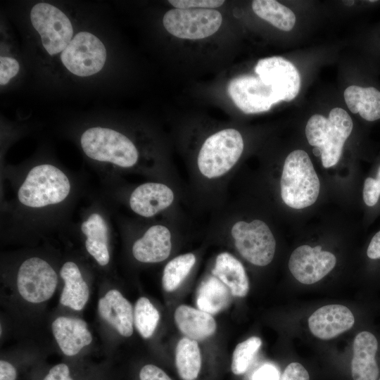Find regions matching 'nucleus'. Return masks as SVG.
Instances as JSON below:
<instances>
[{"label": "nucleus", "instance_id": "obj_1", "mask_svg": "<svg viewBox=\"0 0 380 380\" xmlns=\"http://www.w3.org/2000/svg\"><path fill=\"white\" fill-rule=\"evenodd\" d=\"M353 127L350 116L341 108L331 109L328 118L315 114L308 120L305 127L307 140L309 144L320 150L324 167L337 164Z\"/></svg>", "mask_w": 380, "mask_h": 380}, {"label": "nucleus", "instance_id": "obj_2", "mask_svg": "<svg viewBox=\"0 0 380 380\" xmlns=\"http://www.w3.org/2000/svg\"><path fill=\"white\" fill-rule=\"evenodd\" d=\"M281 197L289 207L302 209L317 199L320 183L308 154L295 150L286 157L280 180Z\"/></svg>", "mask_w": 380, "mask_h": 380}, {"label": "nucleus", "instance_id": "obj_3", "mask_svg": "<svg viewBox=\"0 0 380 380\" xmlns=\"http://www.w3.org/2000/svg\"><path fill=\"white\" fill-rule=\"evenodd\" d=\"M243 148V137L236 129L227 128L213 134L205 140L198 154L200 174L208 179L223 177L238 162Z\"/></svg>", "mask_w": 380, "mask_h": 380}, {"label": "nucleus", "instance_id": "obj_4", "mask_svg": "<svg viewBox=\"0 0 380 380\" xmlns=\"http://www.w3.org/2000/svg\"><path fill=\"white\" fill-rule=\"evenodd\" d=\"M67 176L56 167L44 164L34 167L20 187V202L28 207L41 208L62 202L69 194Z\"/></svg>", "mask_w": 380, "mask_h": 380}, {"label": "nucleus", "instance_id": "obj_5", "mask_svg": "<svg viewBox=\"0 0 380 380\" xmlns=\"http://www.w3.org/2000/svg\"><path fill=\"white\" fill-rule=\"evenodd\" d=\"M80 143L89 158L112 163L122 167L134 166L139 158L137 148L133 142L112 129L89 128L82 134Z\"/></svg>", "mask_w": 380, "mask_h": 380}, {"label": "nucleus", "instance_id": "obj_6", "mask_svg": "<svg viewBox=\"0 0 380 380\" xmlns=\"http://www.w3.org/2000/svg\"><path fill=\"white\" fill-rule=\"evenodd\" d=\"M230 233L236 250L250 263L262 267L273 260L276 241L265 222L239 220L233 224Z\"/></svg>", "mask_w": 380, "mask_h": 380}, {"label": "nucleus", "instance_id": "obj_7", "mask_svg": "<svg viewBox=\"0 0 380 380\" xmlns=\"http://www.w3.org/2000/svg\"><path fill=\"white\" fill-rule=\"evenodd\" d=\"M222 22L215 9L175 8L165 13L163 24L172 35L184 39H200L215 34Z\"/></svg>", "mask_w": 380, "mask_h": 380}, {"label": "nucleus", "instance_id": "obj_8", "mask_svg": "<svg viewBox=\"0 0 380 380\" xmlns=\"http://www.w3.org/2000/svg\"><path fill=\"white\" fill-rule=\"evenodd\" d=\"M30 20L40 35L44 48L51 56L62 52L71 42L72 24L56 6L48 3L35 4L31 9Z\"/></svg>", "mask_w": 380, "mask_h": 380}, {"label": "nucleus", "instance_id": "obj_9", "mask_svg": "<svg viewBox=\"0 0 380 380\" xmlns=\"http://www.w3.org/2000/svg\"><path fill=\"white\" fill-rule=\"evenodd\" d=\"M61 59L71 73L87 77L102 69L106 59V50L97 37L88 32H80L61 52Z\"/></svg>", "mask_w": 380, "mask_h": 380}, {"label": "nucleus", "instance_id": "obj_10", "mask_svg": "<svg viewBox=\"0 0 380 380\" xmlns=\"http://www.w3.org/2000/svg\"><path fill=\"white\" fill-rule=\"evenodd\" d=\"M57 274L44 260L33 257L19 267L17 286L20 296L27 301L39 303L49 300L54 293Z\"/></svg>", "mask_w": 380, "mask_h": 380}, {"label": "nucleus", "instance_id": "obj_11", "mask_svg": "<svg viewBox=\"0 0 380 380\" xmlns=\"http://www.w3.org/2000/svg\"><path fill=\"white\" fill-rule=\"evenodd\" d=\"M227 91L234 104L247 114L267 111L281 101L272 87L258 76L246 75L234 77L229 82Z\"/></svg>", "mask_w": 380, "mask_h": 380}, {"label": "nucleus", "instance_id": "obj_12", "mask_svg": "<svg viewBox=\"0 0 380 380\" xmlns=\"http://www.w3.org/2000/svg\"><path fill=\"white\" fill-rule=\"evenodd\" d=\"M336 263L335 255L329 251H322L320 246L311 247L303 245L291 253L289 268L299 282L312 284L329 274Z\"/></svg>", "mask_w": 380, "mask_h": 380}, {"label": "nucleus", "instance_id": "obj_13", "mask_svg": "<svg viewBox=\"0 0 380 380\" xmlns=\"http://www.w3.org/2000/svg\"><path fill=\"white\" fill-rule=\"evenodd\" d=\"M255 72L265 83L272 87L281 101H291L299 93L300 74L296 66L286 59L279 56L260 59Z\"/></svg>", "mask_w": 380, "mask_h": 380}, {"label": "nucleus", "instance_id": "obj_14", "mask_svg": "<svg viewBox=\"0 0 380 380\" xmlns=\"http://www.w3.org/2000/svg\"><path fill=\"white\" fill-rule=\"evenodd\" d=\"M355 323V317L347 307L331 304L319 308L308 319L312 334L322 340H329L349 330Z\"/></svg>", "mask_w": 380, "mask_h": 380}, {"label": "nucleus", "instance_id": "obj_15", "mask_svg": "<svg viewBox=\"0 0 380 380\" xmlns=\"http://www.w3.org/2000/svg\"><path fill=\"white\" fill-rule=\"evenodd\" d=\"M378 341L371 332L363 331L353 344L351 375L353 380H379L380 368L376 360Z\"/></svg>", "mask_w": 380, "mask_h": 380}, {"label": "nucleus", "instance_id": "obj_16", "mask_svg": "<svg viewBox=\"0 0 380 380\" xmlns=\"http://www.w3.org/2000/svg\"><path fill=\"white\" fill-rule=\"evenodd\" d=\"M174 199V192L167 185L147 182L133 191L129 198V206L139 215L151 217L170 207Z\"/></svg>", "mask_w": 380, "mask_h": 380}, {"label": "nucleus", "instance_id": "obj_17", "mask_svg": "<svg viewBox=\"0 0 380 380\" xmlns=\"http://www.w3.org/2000/svg\"><path fill=\"white\" fill-rule=\"evenodd\" d=\"M172 234L162 224L150 227L132 246V254L139 262H160L166 260L172 250Z\"/></svg>", "mask_w": 380, "mask_h": 380}, {"label": "nucleus", "instance_id": "obj_18", "mask_svg": "<svg viewBox=\"0 0 380 380\" xmlns=\"http://www.w3.org/2000/svg\"><path fill=\"white\" fill-rule=\"evenodd\" d=\"M100 316L125 337L133 333L134 311L131 303L116 289L108 291L98 302Z\"/></svg>", "mask_w": 380, "mask_h": 380}, {"label": "nucleus", "instance_id": "obj_19", "mask_svg": "<svg viewBox=\"0 0 380 380\" xmlns=\"http://www.w3.org/2000/svg\"><path fill=\"white\" fill-rule=\"evenodd\" d=\"M51 328L59 348L67 356L77 355L92 341L87 324L80 319L59 317L53 322Z\"/></svg>", "mask_w": 380, "mask_h": 380}, {"label": "nucleus", "instance_id": "obj_20", "mask_svg": "<svg viewBox=\"0 0 380 380\" xmlns=\"http://www.w3.org/2000/svg\"><path fill=\"white\" fill-rule=\"evenodd\" d=\"M175 320L181 332L195 341L210 337L215 332L217 327L211 314L185 305L176 309Z\"/></svg>", "mask_w": 380, "mask_h": 380}, {"label": "nucleus", "instance_id": "obj_21", "mask_svg": "<svg viewBox=\"0 0 380 380\" xmlns=\"http://www.w3.org/2000/svg\"><path fill=\"white\" fill-rule=\"evenodd\" d=\"M212 274L224 284L232 296L244 297L249 290V281L244 267L234 256L227 252L220 253Z\"/></svg>", "mask_w": 380, "mask_h": 380}, {"label": "nucleus", "instance_id": "obj_22", "mask_svg": "<svg viewBox=\"0 0 380 380\" xmlns=\"http://www.w3.org/2000/svg\"><path fill=\"white\" fill-rule=\"evenodd\" d=\"M60 275L65 284L60 303L75 310H81L89 299V290L79 267L73 262H67L62 266Z\"/></svg>", "mask_w": 380, "mask_h": 380}, {"label": "nucleus", "instance_id": "obj_23", "mask_svg": "<svg viewBox=\"0 0 380 380\" xmlns=\"http://www.w3.org/2000/svg\"><path fill=\"white\" fill-rule=\"evenodd\" d=\"M81 229L87 236L85 247L87 252L100 265H106L110 260L108 229L103 217L98 213L91 214L82 223Z\"/></svg>", "mask_w": 380, "mask_h": 380}, {"label": "nucleus", "instance_id": "obj_24", "mask_svg": "<svg viewBox=\"0 0 380 380\" xmlns=\"http://www.w3.org/2000/svg\"><path fill=\"white\" fill-rule=\"evenodd\" d=\"M346 103L353 113L367 121L380 119V91L375 87L349 86L343 93Z\"/></svg>", "mask_w": 380, "mask_h": 380}, {"label": "nucleus", "instance_id": "obj_25", "mask_svg": "<svg viewBox=\"0 0 380 380\" xmlns=\"http://www.w3.org/2000/svg\"><path fill=\"white\" fill-rule=\"evenodd\" d=\"M228 287L214 275L207 277L201 284L196 298L199 310L216 314L227 308L232 299Z\"/></svg>", "mask_w": 380, "mask_h": 380}, {"label": "nucleus", "instance_id": "obj_26", "mask_svg": "<svg viewBox=\"0 0 380 380\" xmlns=\"http://www.w3.org/2000/svg\"><path fill=\"white\" fill-rule=\"evenodd\" d=\"M175 362L183 380H195L201 367V355L197 341L183 338L177 343Z\"/></svg>", "mask_w": 380, "mask_h": 380}, {"label": "nucleus", "instance_id": "obj_27", "mask_svg": "<svg viewBox=\"0 0 380 380\" xmlns=\"http://www.w3.org/2000/svg\"><path fill=\"white\" fill-rule=\"evenodd\" d=\"M253 12L260 18L283 31H290L296 23V15L288 7L274 0H255Z\"/></svg>", "mask_w": 380, "mask_h": 380}, {"label": "nucleus", "instance_id": "obj_28", "mask_svg": "<svg viewBox=\"0 0 380 380\" xmlns=\"http://www.w3.org/2000/svg\"><path fill=\"white\" fill-rule=\"evenodd\" d=\"M196 256L191 253L178 255L165 266L162 284L167 292L176 290L189 274L196 263Z\"/></svg>", "mask_w": 380, "mask_h": 380}, {"label": "nucleus", "instance_id": "obj_29", "mask_svg": "<svg viewBox=\"0 0 380 380\" xmlns=\"http://www.w3.org/2000/svg\"><path fill=\"white\" fill-rule=\"evenodd\" d=\"M159 319L158 310L147 298L141 297L137 300L134 310V323L144 338H148L153 335Z\"/></svg>", "mask_w": 380, "mask_h": 380}, {"label": "nucleus", "instance_id": "obj_30", "mask_svg": "<svg viewBox=\"0 0 380 380\" xmlns=\"http://www.w3.org/2000/svg\"><path fill=\"white\" fill-rule=\"evenodd\" d=\"M261 344L262 341L259 337L252 336L236 346L232 362V371L234 374L246 372Z\"/></svg>", "mask_w": 380, "mask_h": 380}, {"label": "nucleus", "instance_id": "obj_31", "mask_svg": "<svg viewBox=\"0 0 380 380\" xmlns=\"http://www.w3.org/2000/svg\"><path fill=\"white\" fill-rule=\"evenodd\" d=\"M380 196V167L376 179L368 177L365 179L363 188V199L368 206L374 205Z\"/></svg>", "mask_w": 380, "mask_h": 380}, {"label": "nucleus", "instance_id": "obj_32", "mask_svg": "<svg viewBox=\"0 0 380 380\" xmlns=\"http://www.w3.org/2000/svg\"><path fill=\"white\" fill-rule=\"evenodd\" d=\"M168 2L175 8H204L212 9L221 6L222 0H170Z\"/></svg>", "mask_w": 380, "mask_h": 380}, {"label": "nucleus", "instance_id": "obj_33", "mask_svg": "<svg viewBox=\"0 0 380 380\" xmlns=\"http://www.w3.org/2000/svg\"><path fill=\"white\" fill-rule=\"evenodd\" d=\"M20 69L18 62L11 57L1 56L0 58V84L5 85L15 77Z\"/></svg>", "mask_w": 380, "mask_h": 380}, {"label": "nucleus", "instance_id": "obj_34", "mask_svg": "<svg viewBox=\"0 0 380 380\" xmlns=\"http://www.w3.org/2000/svg\"><path fill=\"white\" fill-rule=\"evenodd\" d=\"M281 380H310V376L303 365L291 362L284 369Z\"/></svg>", "mask_w": 380, "mask_h": 380}, {"label": "nucleus", "instance_id": "obj_35", "mask_svg": "<svg viewBox=\"0 0 380 380\" xmlns=\"http://www.w3.org/2000/svg\"><path fill=\"white\" fill-rule=\"evenodd\" d=\"M140 380H172L160 368L153 365H144L139 372Z\"/></svg>", "mask_w": 380, "mask_h": 380}, {"label": "nucleus", "instance_id": "obj_36", "mask_svg": "<svg viewBox=\"0 0 380 380\" xmlns=\"http://www.w3.org/2000/svg\"><path fill=\"white\" fill-rule=\"evenodd\" d=\"M42 380H74L69 367L59 363L52 367Z\"/></svg>", "mask_w": 380, "mask_h": 380}, {"label": "nucleus", "instance_id": "obj_37", "mask_svg": "<svg viewBox=\"0 0 380 380\" xmlns=\"http://www.w3.org/2000/svg\"><path fill=\"white\" fill-rule=\"evenodd\" d=\"M279 375L277 367L271 364H265L255 372L253 380H279Z\"/></svg>", "mask_w": 380, "mask_h": 380}, {"label": "nucleus", "instance_id": "obj_38", "mask_svg": "<svg viewBox=\"0 0 380 380\" xmlns=\"http://www.w3.org/2000/svg\"><path fill=\"white\" fill-rule=\"evenodd\" d=\"M17 370L9 362L0 361V380H16Z\"/></svg>", "mask_w": 380, "mask_h": 380}, {"label": "nucleus", "instance_id": "obj_39", "mask_svg": "<svg viewBox=\"0 0 380 380\" xmlns=\"http://www.w3.org/2000/svg\"><path fill=\"white\" fill-rule=\"evenodd\" d=\"M367 255L372 260L380 258V231L372 237L367 250Z\"/></svg>", "mask_w": 380, "mask_h": 380}, {"label": "nucleus", "instance_id": "obj_40", "mask_svg": "<svg viewBox=\"0 0 380 380\" xmlns=\"http://www.w3.org/2000/svg\"><path fill=\"white\" fill-rule=\"evenodd\" d=\"M379 380H380V378L379 379Z\"/></svg>", "mask_w": 380, "mask_h": 380}]
</instances>
